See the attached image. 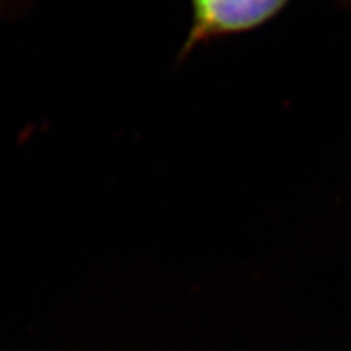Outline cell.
Listing matches in <instances>:
<instances>
[{
    "instance_id": "cell-1",
    "label": "cell",
    "mask_w": 351,
    "mask_h": 351,
    "mask_svg": "<svg viewBox=\"0 0 351 351\" xmlns=\"http://www.w3.org/2000/svg\"><path fill=\"white\" fill-rule=\"evenodd\" d=\"M289 0H192L194 21L184 51L207 39L244 33L274 19Z\"/></svg>"
}]
</instances>
